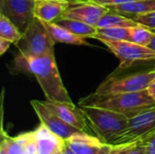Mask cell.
Listing matches in <instances>:
<instances>
[{"label":"cell","instance_id":"cell-1","mask_svg":"<svg viewBox=\"0 0 155 154\" xmlns=\"http://www.w3.org/2000/svg\"><path fill=\"white\" fill-rule=\"evenodd\" d=\"M15 66L31 73L41 86L46 101L73 103V101L61 79L54 53L42 56H24L18 54Z\"/></svg>","mask_w":155,"mask_h":154},{"label":"cell","instance_id":"cell-2","mask_svg":"<svg viewBox=\"0 0 155 154\" xmlns=\"http://www.w3.org/2000/svg\"><path fill=\"white\" fill-rule=\"evenodd\" d=\"M79 106L104 108L124 114L131 119L143 112L154 108L155 101L150 96L147 90L108 95L94 93L79 100Z\"/></svg>","mask_w":155,"mask_h":154},{"label":"cell","instance_id":"cell-3","mask_svg":"<svg viewBox=\"0 0 155 154\" xmlns=\"http://www.w3.org/2000/svg\"><path fill=\"white\" fill-rule=\"evenodd\" d=\"M94 133L103 142L112 144L124 133L129 119L121 113L94 106H80Z\"/></svg>","mask_w":155,"mask_h":154},{"label":"cell","instance_id":"cell-4","mask_svg":"<svg viewBox=\"0 0 155 154\" xmlns=\"http://www.w3.org/2000/svg\"><path fill=\"white\" fill-rule=\"evenodd\" d=\"M54 44L42 21L35 16L27 31L15 45L21 55L42 56L54 53Z\"/></svg>","mask_w":155,"mask_h":154},{"label":"cell","instance_id":"cell-5","mask_svg":"<svg viewBox=\"0 0 155 154\" xmlns=\"http://www.w3.org/2000/svg\"><path fill=\"white\" fill-rule=\"evenodd\" d=\"M155 78V71L137 73L121 78L110 77L105 80L94 92L98 94H119L146 90L150 83Z\"/></svg>","mask_w":155,"mask_h":154},{"label":"cell","instance_id":"cell-6","mask_svg":"<svg viewBox=\"0 0 155 154\" xmlns=\"http://www.w3.org/2000/svg\"><path fill=\"white\" fill-rule=\"evenodd\" d=\"M101 42L120 60L121 69L129 68L136 62L155 61V51L149 46L138 44L128 40H102Z\"/></svg>","mask_w":155,"mask_h":154},{"label":"cell","instance_id":"cell-7","mask_svg":"<svg viewBox=\"0 0 155 154\" xmlns=\"http://www.w3.org/2000/svg\"><path fill=\"white\" fill-rule=\"evenodd\" d=\"M36 0H0V14L5 15L24 34L35 18Z\"/></svg>","mask_w":155,"mask_h":154},{"label":"cell","instance_id":"cell-8","mask_svg":"<svg viewBox=\"0 0 155 154\" xmlns=\"http://www.w3.org/2000/svg\"><path fill=\"white\" fill-rule=\"evenodd\" d=\"M155 133V107L129 119L128 126L113 145L146 140Z\"/></svg>","mask_w":155,"mask_h":154},{"label":"cell","instance_id":"cell-9","mask_svg":"<svg viewBox=\"0 0 155 154\" xmlns=\"http://www.w3.org/2000/svg\"><path fill=\"white\" fill-rule=\"evenodd\" d=\"M70 4L62 17L70 18L96 26L100 19L110 10L92 0H69Z\"/></svg>","mask_w":155,"mask_h":154},{"label":"cell","instance_id":"cell-10","mask_svg":"<svg viewBox=\"0 0 155 154\" xmlns=\"http://www.w3.org/2000/svg\"><path fill=\"white\" fill-rule=\"evenodd\" d=\"M31 105L38 116L42 124H44L52 133L64 139V141L81 131L71 126L63 121L57 114H55L52 110H50L44 102L38 100H32Z\"/></svg>","mask_w":155,"mask_h":154},{"label":"cell","instance_id":"cell-11","mask_svg":"<svg viewBox=\"0 0 155 154\" xmlns=\"http://www.w3.org/2000/svg\"><path fill=\"white\" fill-rule=\"evenodd\" d=\"M65 143L76 154H109L113 148L112 144L84 132L74 133Z\"/></svg>","mask_w":155,"mask_h":154},{"label":"cell","instance_id":"cell-12","mask_svg":"<svg viewBox=\"0 0 155 154\" xmlns=\"http://www.w3.org/2000/svg\"><path fill=\"white\" fill-rule=\"evenodd\" d=\"M44 103L66 123L80 130L81 132L86 133V130L88 129V122L81 108L76 107L74 103H68L45 101Z\"/></svg>","mask_w":155,"mask_h":154},{"label":"cell","instance_id":"cell-13","mask_svg":"<svg viewBox=\"0 0 155 154\" xmlns=\"http://www.w3.org/2000/svg\"><path fill=\"white\" fill-rule=\"evenodd\" d=\"M69 0H36L35 14L43 21L54 22L69 6Z\"/></svg>","mask_w":155,"mask_h":154},{"label":"cell","instance_id":"cell-14","mask_svg":"<svg viewBox=\"0 0 155 154\" xmlns=\"http://www.w3.org/2000/svg\"><path fill=\"white\" fill-rule=\"evenodd\" d=\"M35 132L37 139L38 154H51L63 151L65 141L52 133L44 124L40 123Z\"/></svg>","mask_w":155,"mask_h":154},{"label":"cell","instance_id":"cell-15","mask_svg":"<svg viewBox=\"0 0 155 154\" xmlns=\"http://www.w3.org/2000/svg\"><path fill=\"white\" fill-rule=\"evenodd\" d=\"M109 9L130 18L146 15L155 11V0H139L127 4L107 6Z\"/></svg>","mask_w":155,"mask_h":154},{"label":"cell","instance_id":"cell-16","mask_svg":"<svg viewBox=\"0 0 155 154\" xmlns=\"http://www.w3.org/2000/svg\"><path fill=\"white\" fill-rule=\"evenodd\" d=\"M41 20V19H40ZM47 31L49 32L52 39L54 43H64L74 45H90L88 42L80 36H77L71 32H69L64 27L59 25L55 22H46L41 20Z\"/></svg>","mask_w":155,"mask_h":154},{"label":"cell","instance_id":"cell-17","mask_svg":"<svg viewBox=\"0 0 155 154\" xmlns=\"http://www.w3.org/2000/svg\"><path fill=\"white\" fill-rule=\"evenodd\" d=\"M54 22L59 25L67 29L72 34L80 36L82 38H94L97 32L96 26H93L74 19L60 17Z\"/></svg>","mask_w":155,"mask_h":154},{"label":"cell","instance_id":"cell-18","mask_svg":"<svg viewBox=\"0 0 155 154\" xmlns=\"http://www.w3.org/2000/svg\"><path fill=\"white\" fill-rule=\"evenodd\" d=\"M139 25L134 19L119 14L115 11L109 10L98 22L97 28L104 27H133Z\"/></svg>","mask_w":155,"mask_h":154},{"label":"cell","instance_id":"cell-19","mask_svg":"<svg viewBox=\"0 0 155 154\" xmlns=\"http://www.w3.org/2000/svg\"><path fill=\"white\" fill-rule=\"evenodd\" d=\"M95 39L112 40V41H130V27H104L97 28L94 35Z\"/></svg>","mask_w":155,"mask_h":154},{"label":"cell","instance_id":"cell-20","mask_svg":"<svg viewBox=\"0 0 155 154\" xmlns=\"http://www.w3.org/2000/svg\"><path fill=\"white\" fill-rule=\"evenodd\" d=\"M22 36L23 34L17 27L5 15L0 14V37L15 44Z\"/></svg>","mask_w":155,"mask_h":154},{"label":"cell","instance_id":"cell-21","mask_svg":"<svg viewBox=\"0 0 155 154\" xmlns=\"http://www.w3.org/2000/svg\"><path fill=\"white\" fill-rule=\"evenodd\" d=\"M154 35V30L140 24L135 26L130 27V41L138 44L149 46Z\"/></svg>","mask_w":155,"mask_h":154},{"label":"cell","instance_id":"cell-22","mask_svg":"<svg viewBox=\"0 0 155 154\" xmlns=\"http://www.w3.org/2000/svg\"><path fill=\"white\" fill-rule=\"evenodd\" d=\"M14 140L23 148L26 154H38L37 139L35 131L19 134Z\"/></svg>","mask_w":155,"mask_h":154},{"label":"cell","instance_id":"cell-23","mask_svg":"<svg viewBox=\"0 0 155 154\" xmlns=\"http://www.w3.org/2000/svg\"><path fill=\"white\" fill-rule=\"evenodd\" d=\"M136 23L144 25L148 28H151L153 30H155V11L146 14V15H137L134 18Z\"/></svg>","mask_w":155,"mask_h":154},{"label":"cell","instance_id":"cell-24","mask_svg":"<svg viewBox=\"0 0 155 154\" xmlns=\"http://www.w3.org/2000/svg\"><path fill=\"white\" fill-rule=\"evenodd\" d=\"M139 143V142L127 143L123 144L113 145V148L109 154H129V152Z\"/></svg>","mask_w":155,"mask_h":154},{"label":"cell","instance_id":"cell-25","mask_svg":"<svg viewBox=\"0 0 155 154\" xmlns=\"http://www.w3.org/2000/svg\"><path fill=\"white\" fill-rule=\"evenodd\" d=\"M7 143H8V152L7 154H26L23 150V148L14 140L7 136Z\"/></svg>","mask_w":155,"mask_h":154},{"label":"cell","instance_id":"cell-26","mask_svg":"<svg viewBox=\"0 0 155 154\" xmlns=\"http://www.w3.org/2000/svg\"><path fill=\"white\" fill-rule=\"evenodd\" d=\"M92 1L99 5H104V6H111V5H115L127 4V3L139 1V0H92Z\"/></svg>","mask_w":155,"mask_h":154},{"label":"cell","instance_id":"cell-27","mask_svg":"<svg viewBox=\"0 0 155 154\" xmlns=\"http://www.w3.org/2000/svg\"><path fill=\"white\" fill-rule=\"evenodd\" d=\"M143 141L145 143L144 154H155V133Z\"/></svg>","mask_w":155,"mask_h":154},{"label":"cell","instance_id":"cell-28","mask_svg":"<svg viewBox=\"0 0 155 154\" xmlns=\"http://www.w3.org/2000/svg\"><path fill=\"white\" fill-rule=\"evenodd\" d=\"M145 143L144 141H140L139 143L129 152V154H144Z\"/></svg>","mask_w":155,"mask_h":154},{"label":"cell","instance_id":"cell-29","mask_svg":"<svg viewBox=\"0 0 155 154\" xmlns=\"http://www.w3.org/2000/svg\"><path fill=\"white\" fill-rule=\"evenodd\" d=\"M10 44H11V42L7 41V40L2 38V37H0V54L1 55L4 54L6 52V50L10 46Z\"/></svg>","mask_w":155,"mask_h":154},{"label":"cell","instance_id":"cell-30","mask_svg":"<svg viewBox=\"0 0 155 154\" xmlns=\"http://www.w3.org/2000/svg\"><path fill=\"white\" fill-rule=\"evenodd\" d=\"M147 92L150 94V96L155 101V78L150 83V84L147 87Z\"/></svg>","mask_w":155,"mask_h":154},{"label":"cell","instance_id":"cell-31","mask_svg":"<svg viewBox=\"0 0 155 154\" xmlns=\"http://www.w3.org/2000/svg\"><path fill=\"white\" fill-rule=\"evenodd\" d=\"M63 154H76L68 145H67V143H65V144H64V148H63Z\"/></svg>","mask_w":155,"mask_h":154},{"label":"cell","instance_id":"cell-32","mask_svg":"<svg viewBox=\"0 0 155 154\" xmlns=\"http://www.w3.org/2000/svg\"><path fill=\"white\" fill-rule=\"evenodd\" d=\"M149 47H150L151 49H153V50H154L155 51V35H154V37L153 38V40H152L151 44H149Z\"/></svg>","mask_w":155,"mask_h":154},{"label":"cell","instance_id":"cell-33","mask_svg":"<svg viewBox=\"0 0 155 154\" xmlns=\"http://www.w3.org/2000/svg\"><path fill=\"white\" fill-rule=\"evenodd\" d=\"M51 154H63V151L62 152H54V153Z\"/></svg>","mask_w":155,"mask_h":154},{"label":"cell","instance_id":"cell-34","mask_svg":"<svg viewBox=\"0 0 155 154\" xmlns=\"http://www.w3.org/2000/svg\"><path fill=\"white\" fill-rule=\"evenodd\" d=\"M153 70H154V71H155V67H154V69H153Z\"/></svg>","mask_w":155,"mask_h":154}]
</instances>
